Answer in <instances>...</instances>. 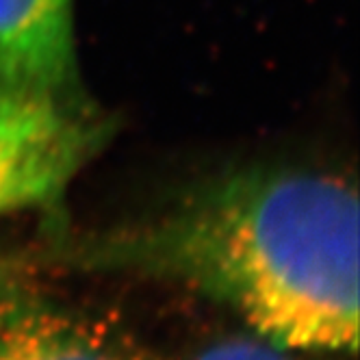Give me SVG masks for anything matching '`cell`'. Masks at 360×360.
<instances>
[{
    "instance_id": "6da1fadb",
    "label": "cell",
    "mask_w": 360,
    "mask_h": 360,
    "mask_svg": "<svg viewBox=\"0 0 360 360\" xmlns=\"http://www.w3.org/2000/svg\"><path fill=\"white\" fill-rule=\"evenodd\" d=\"M358 217L356 189L341 176L252 167L55 252L85 271L185 287L297 354H356Z\"/></svg>"
},
{
    "instance_id": "7a4b0ae2",
    "label": "cell",
    "mask_w": 360,
    "mask_h": 360,
    "mask_svg": "<svg viewBox=\"0 0 360 360\" xmlns=\"http://www.w3.org/2000/svg\"><path fill=\"white\" fill-rule=\"evenodd\" d=\"M105 133L79 100L0 91V217L59 200Z\"/></svg>"
},
{
    "instance_id": "3957f363",
    "label": "cell",
    "mask_w": 360,
    "mask_h": 360,
    "mask_svg": "<svg viewBox=\"0 0 360 360\" xmlns=\"http://www.w3.org/2000/svg\"><path fill=\"white\" fill-rule=\"evenodd\" d=\"M0 360H150L100 317L0 278Z\"/></svg>"
},
{
    "instance_id": "277c9868",
    "label": "cell",
    "mask_w": 360,
    "mask_h": 360,
    "mask_svg": "<svg viewBox=\"0 0 360 360\" xmlns=\"http://www.w3.org/2000/svg\"><path fill=\"white\" fill-rule=\"evenodd\" d=\"M0 85L79 100L74 0H0Z\"/></svg>"
},
{
    "instance_id": "5b68a950",
    "label": "cell",
    "mask_w": 360,
    "mask_h": 360,
    "mask_svg": "<svg viewBox=\"0 0 360 360\" xmlns=\"http://www.w3.org/2000/svg\"><path fill=\"white\" fill-rule=\"evenodd\" d=\"M191 360H300L297 352L269 343L261 337L226 339L204 347Z\"/></svg>"
},
{
    "instance_id": "8992f818",
    "label": "cell",
    "mask_w": 360,
    "mask_h": 360,
    "mask_svg": "<svg viewBox=\"0 0 360 360\" xmlns=\"http://www.w3.org/2000/svg\"><path fill=\"white\" fill-rule=\"evenodd\" d=\"M0 91H5V89H3V85H0Z\"/></svg>"
}]
</instances>
